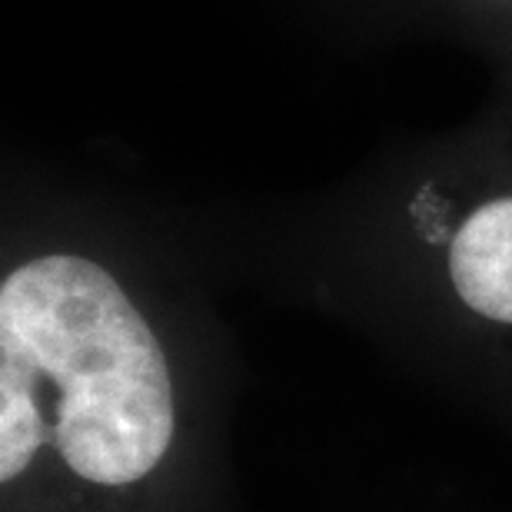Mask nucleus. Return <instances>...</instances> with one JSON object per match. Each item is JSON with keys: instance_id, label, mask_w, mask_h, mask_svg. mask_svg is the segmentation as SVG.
<instances>
[{"instance_id": "obj_1", "label": "nucleus", "mask_w": 512, "mask_h": 512, "mask_svg": "<svg viewBox=\"0 0 512 512\" xmlns=\"http://www.w3.org/2000/svg\"><path fill=\"white\" fill-rule=\"evenodd\" d=\"M54 443L84 483L130 486L173 443L163 346L100 263L40 256L0 286V479Z\"/></svg>"}, {"instance_id": "obj_2", "label": "nucleus", "mask_w": 512, "mask_h": 512, "mask_svg": "<svg viewBox=\"0 0 512 512\" xmlns=\"http://www.w3.org/2000/svg\"><path fill=\"white\" fill-rule=\"evenodd\" d=\"M449 276L473 313L512 323V197L469 213L449 247Z\"/></svg>"}]
</instances>
